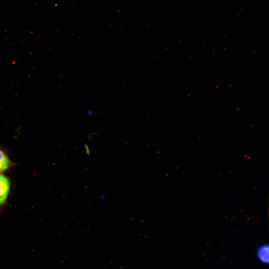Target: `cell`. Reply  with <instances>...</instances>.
Here are the masks:
<instances>
[{
  "label": "cell",
  "instance_id": "obj_1",
  "mask_svg": "<svg viewBox=\"0 0 269 269\" xmlns=\"http://www.w3.org/2000/svg\"><path fill=\"white\" fill-rule=\"evenodd\" d=\"M11 183L8 177L0 173V208L6 203L10 190Z\"/></svg>",
  "mask_w": 269,
  "mask_h": 269
},
{
  "label": "cell",
  "instance_id": "obj_2",
  "mask_svg": "<svg viewBox=\"0 0 269 269\" xmlns=\"http://www.w3.org/2000/svg\"><path fill=\"white\" fill-rule=\"evenodd\" d=\"M13 163L5 151L0 148V173L9 169Z\"/></svg>",
  "mask_w": 269,
  "mask_h": 269
},
{
  "label": "cell",
  "instance_id": "obj_3",
  "mask_svg": "<svg viewBox=\"0 0 269 269\" xmlns=\"http://www.w3.org/2000/svg\"><path fill=\"white\" fill-rule=\"evenodd\" d=\"M257 255L260 260L265 263L269 261V247L263 246L258 249Z\"/></svg>",
  "mask_w": 269,
  "mask_h": 269
}]
</instances>
